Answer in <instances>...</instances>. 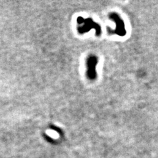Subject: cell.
Segmentation results:
<instances>
[{"instance_id":"7a4b0ae2","label":"cell","mask_w":158,"mask_h":158,"mask_svg":"<svg viewBox=\"0 0 158 158\" xmlns=\"http://www.w3.org/2000/svg\"><path fill=\"white\" fill-rule=\"evenodd\" d=\"M78 23L84 24V25L82 27H81L78 28V31L81 33L87 32L88 31H90V30L92 28L96 30V36H100L102 33L101 27L96 23L94 22L93 20H92L91 19H84L82 17H78Z\"/></svg>"},{"instance_id":"6da1fadb","label":"cell","mask_w":158,"mask_h":158,"mask_svg":"<svg viewBox=\"0 0 158 158\" xmlns=\"http://www.w3.org/2000/svg\"><path fill=\"white\" fill-rule=\"evenodd\" d=\"M110 19L113 20V21L115 22L116 24V28L113 31L111 29L108 28V32L109 34H117L118 36H125V34L127 33L126 30H125V23L123 22L122 19L120 17V16L118 15L117 13H111L110 14V16H109Z\"/></svg>"},{"instance_id":"3957f363","label":"cell","mask_w":158,"mask_h":158,"mask_svg":"<svg viewBox=\"0 0 158 158\" xmlns=\"http://www.w3.org/2000/svg\"><path fill=\"white\" fill-rule=\"evenodd\" d=\"M98 57L95 56H89L87 59V76L90 80H95L97 77L96 65Z\"/></svg>"}]
</instances>
